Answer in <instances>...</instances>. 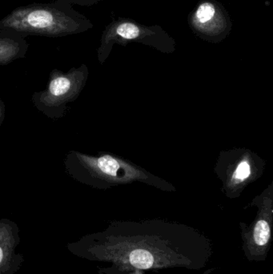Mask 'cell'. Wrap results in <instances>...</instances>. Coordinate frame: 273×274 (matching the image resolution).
I'll use <instances>...</instances> for the list:
<instances>
[{"mask_svg": "<svg viewBox=\"0 0 273 274\" xmlns=\"http://www.w3.org/2000/svg\"><path fill=\"white\" fill-rule=\"evenodd\" d=\"M73 255L109 264L99 274L159 272L171 268L201 270L210 261V240L195 228L165 221L113 222L106 229L67 244Z\"/></svg>", "mask_w": 273, "mask_h": 274, "instance_id": "1", "label": "cell"}, {"mask_svg": "<svg viewBox=\"0 0 273 274\" xmlns=\"http://www.w3.org/2000/svg\"><path fill=\"white\" fill-rule=\"evenodd\" d=\"M66 168L75 180L96 188L141 181L157 185L151 175L133 164L113 155H87L72 151L67 155Z\"/></svg>", "mask_w": 273, "mask_h": 274, "instance_id": "2", "label": "cell"}, {"mask_svg": "<svg viewBox=\"0 0 273 274\" xmlns=\"http://www.w3.org/2000/svg\"><path fill=\"white\" fill-rule=\"evenodd\" d=\"M78 27L74 18L45 5L18 8L0 21L1 30L50 37L71 35Z\"/></svg>", "mask_w": 273, "mask_h": 274, "instance_id": "3", "label": "cell"}, {"mask_svg": "<svg viewBox=\"0 0 273 274\" xmlns=\"http://www.w3.org/2000/svg\"><path fill=\"white\" fill-rule=\"evenodd\" d=\"M255 201L258 213L249 225L241 223L242 250L250 262L264 261L271 249L273 207L271 192H266Z\"/></svg>", "mask_w": 273, "mask_h": 274, "instance_id": "4", "label": "cell"}, {"mask_svg": "<svg viewBox=\"0 0 273 274\" xmlns=\"http://www.w3.org/2000/svg\"><path fill=\"white\" fill-rule=\"evenodd\" d=\"M86 78L87 72L81 69H72L67 73L52 72L48 89L38 96H34V103L45 113H59V107H64L81 93Z\"/></svg>", "mask_w": 273, "mask_h": 274, "instance_id": "5", "label": "cell"}, {"mask_svg": "<svg viewBox=\"0 0 273 274\" xmlns=\"http://www.w3.org/2000/svg\"><path fill=\"white\" fill-rule=\"evenodd\" d=\"M17 224L9 219H0V274H16L21 268L24 257L16 253L21 239Z\"/></svg>", "mask_w": 273, "mask_h": 274, "instance_id": "6", "label": "cell"}, {"mask_svg": "<svg viewBox=\"0 0 273 274\" xmlns=\"http://www.w3.org/2000/svg\"><path fill=\"white\" fill-rule=\"evenodd\" d=\"M254 176V164L250 156L245 155L233 166L227 180V188L231 191L235 188H241ZM227 188V189H228Z\"/></svg>", "mask_w": 273, "mask_h": 274, "instance_id": "7", "label": "cell"}, {"mask_svg": "<svg viewBox=\"0 0 273 274\" xmlns=\"http://www.w3.org/2000/svg\"><path fill=\"white\" fill-rule=\"evenodd\" d=\"M24 50L23 45L14 38H0V64L6 63L20 57Z\"/></svg>", "mask_w": 273, "mask_h": 274, "instance_id": "8", "label": "cell"}, {"mask_svg": "<svg viewBox=\"0 0 273 274\" xmlns=\"http://www.w3.org/2000/svg\"><path fill=\"white\" fill-rule=\"evenodd\" d=\"M119 35L127 40H133L137 38L140 34V29L133 23H122L116 29Z\"/></svg>", "mask_w": 273, "mask_h": 274, "instance_id": "9", "label": "cell"}, {"mask_svg": "<svg viewBox=\"0 0 273 274\" xmlns=\"http://www.w3.org/2000/svg\"><path fill=\"white\" fill-rule=\"evenodd\" d=\"M215 12H216V10L214 6L209 3H206L201 5L198 8L197 16L201 23H206L215 16Z\"/></svg>", "mask_w": 273, "mask_h": 274, "instance_id": "10", "label": "cell"}, {"mask_svg": "<svg viewBox=\"0 0 273 274\" xmlns=\"http://www.w3.org/2000/svg\"><path fill=\"white\" fill-rule=\"evenodd\" d=\"M4 114H5V106L0 99V125H2L3 121H4Z\"/></svg>", "mask_w": 273, "mask_h": 274, "instance_id": "11", "label": "cell"}, {"mask_svg": "<svg viewBox=\"0 0 273 274\" xmlns=\"http://www.w3.org/2000/svg\"><path fill=\"white\" fill-rule=\"evenodd\" d=\"M130 274H144L142 271H134V272H131Z\"/></svg>", "mask_w": 273, "mask_h": 274, "instance_id": "12", "label": "cell"}]
</instances>
